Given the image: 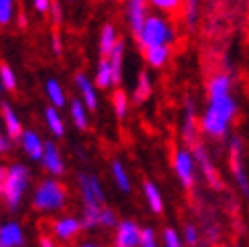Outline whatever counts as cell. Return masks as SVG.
I'll use <instances>...</instances> for the list:
<instances>
[{"mask_svg": "<svg viewBox=\"0 0 249 247\" xmlns=\"http://www.w3.org/2000/svg\"><path fill=\"white\" fill-rule=\"evenodd\" d=\"M51 49H53V53L57 57H61V53H63V43H61V36L57 33L53 35V39H51Z\"/></svg>", "mask_w": 249, "mask_h": 247, "instance_id": "ab89813d", "label": "cell"}, {"mask_svg": "<svg viewBox=\"0 0 249 247\" xmlns=\"http://www.w3.org/2000/svg\"><path fill=\"white\" fill-rule=\"evenodd\" d=\"M201 15V0H182V17L189 27H195Z\"/></svg>", "mask_w": 249, "mask_h": 247, "instance_id": "f546056e", "label": "cell"}, {"mask_svg": "<svg viewBox=\"0 0 249 247\" xmlns=\"http://www.w3.org/2000/svg\"><path fill=\"white\" fill-rule=\"evenodd\" d=\"M41 164L51 176H61L65 172V160H63L59 148L53 142L45 144V152H43V158H41Z\"/></svg>", "mask_w": 249, "mask_h": 247, "instance_id": "9a60e30c", "label": "cell"}, {"mask_svg": "<svg viewBox=\"0 0 249 247\" xmlns=\"http://www.w3.org/2000/svg\"><path fill=\"white\" fill-rule=\"evenodd\" d=\"M124 53H126V45H124V41L120 39L118 45L114 47V51H111L106 59H109L111 67H114V73H116V83L122 81V67H124Z\"/></svg>", "mask_w": 249, "mask_h": 247, "instance_id": "f1b7e54d", "label": "cell"}, {"mask_svg": "<svg viewBox=\"0 0 249 247\" xmlns=\"http://www.w3.org/2000/svg\"><path fill=\"white\" fill-rule=\"evenodd\" d=\"M45 144L47 142L39 136V132H35V130H24L22 136L18 138L20 150L27 154L29 160H35V162H41L43 152H45Z\"/></svg>", "mask_w": 249, "mask_h": 247, "instance_id": "7c38bea8", "label": "cell"}, {"mask_svg": "<svg viewBox=\"0 0 249 247\" xmlns=\"http://www.w3.org/2000/svg\"><path fill=\"white\" fill-rule=\"evenodd\" d=\"M118 31L114 24H104L102 27V33H99V53L102 57H107L111 51H114V47L118 45Z\"/></svg>", "mask_w": 249, "mask_h": 247, "instance_id": "484cf974", "label": "cell"}, {"mask_svg": "<svg viewBox=\"0 0 249 247\" xmlns=\"http://www.w3.org/2000/svg\"><path fill=\"white\" fill-rule=\"evenodd\" d=\"M172 170L178 176L180 184L184 189H193L195 187V172H196V158L195 152L189 146H180L174 150L172 154Z\"/></svg>", "mask_w": 249, "mask_h": 247, "instance_id": "8992f818", "label": "cell"}, {"mask_svg": "<svg viewBox=\"0 0 249 247\" xmlns=\"http://www.w3.org/2000/svg\"><path fill=\"white\" fill-rule=\"evenodd\" d=\"M144 53V61H146V65L148 67H152V69H160V67H164L168 63V59H170V45H160V47H150V49H146Z\"/></svg>", "mask_w": 249, "mask_h": 247, "instance_id": "ffe728a7", "label": "cell"}, {"mask_svg": "<svg viewBox=\"0 0 249 247\" xmlns=\"http://www.w3.org/2000/svg\"><path fill=\"white\" fill-rule=\"evenodd\" d=\"M198 239H201V235H198V229L195 225H184V231H182V241L189 245V247H195L198 243Z\"/></svg>", "mask_w": 249, "mask_h": 247, "instance_id": "d590c367", "label": "cell"}, {"mask_svg": "<svg viewBox=\"0 0 249 247\" xmlns=\"http://www.w3.org/2000/svg\"><path fill=\"white\" fill-rule=\"evenodd\" d=\"M51 231H53V237L55 239L67 243V241H73L83 231V221L77 219V217H71V215L59 217V219L53 221Z\"/></svg>", "mask_w": 249, "mask_h": 247, "instance_id": "30bf717a", "label": "cell"}, {"mask_svg": "<svg viewBox=\"0 0 249 247\" xmlns=\"http://www.w3.org/2000/svg\"><path fill=\"white\" fill-rule=\"evenodd\" d=\"M51 4H53V0H33V8L39 15H47L51 10Z\"/></svg>", "mask_w": 249, "mask_h": 247, "instance_id": "74e56055", "label": "cell"}, {"mask_svg": "<svg viewBox=\"0 0 249 247\" xmlns=\"http://www.w3.org/2000/svg\"><path fill=\"white\" fill-rule=\"evenodd\" d=\"M111 107H114V114H116L118 120H126L128 109H130L128 93L124 89H116L114 93H111Z\"/></svg>", "mask_w": 249, "mask_h": 247, "instance_id": "83f0119b", "label": "cell"}, {"mask_svg": "<svg viewBox=\"0 0 249 247\" xmlns=\"http://www.w3.org/2000/svg\"><path fill=\"white\" fill-rule=\"evenodd\" d=\"M87 106L83 104V100L79 97V100H71L69 104V116H71V122L73 126H75L77 130H87V126H89V118H87Z\"/></svg>", "mask_w": 249, "mask_h": 247, "instance_id": "cb8c5ba5", "label": "cell"}, {"mask_svg": "<svg viewBox=\"0 0 249 247\" xmlns=\"http://www.w3.org/2000/svg\"><path fill=\"white\" fill-rule=\"evenodd\" d=\"M79 247H104V245H99V243H93V241H85V243H81Z\"/></svg>", "mask_w": 249, "mask_h": 247, "instance_id": "ee69618b", "label": "cell"}, {"mask_svg": "<svg viewBox=\"0 0 249 247\" xmlns=\"http://www.w3.org/2000/svg\"><path fill=\"white\" fill-rule=\"evenodd\" d=\"M43 118H45V126L49 128V132H51L55 138H63L65 136V122L59 114V107H55V106L45 107Z\"/></svg>", "mask_w": 249, "mask_h": 247, "instance_id": "7402d4cb", "label": "cell"}, {"mask_svg": "<svg viewBox=\"0 0 249 247\" xmlns=\"http://www.w3.org/2000/svg\"><path fill=\"white\" fill-rule=\"evenodd\" d=\"M39 247H55V241L49 237V235H43V237L39 239Z\"/></svg>", "mask_w": 249, "mask_h": 247, "instance_id": "b9f144b4", "label": "cell"}, {"mask_svg": "<svg viewBox=\"0 0 249 247\" xmlns=\"http://www.w3.org/2000/svg\"><path fill=\"white\" fill-rule=\"evenodd\" d=\"M69 2H71V0H69Z\"/></svg>", "mask_w": 249, "mask_h": 247, "instance_id": "f6af8a7d", "label": "cell"}, {"mask_svg": "<svg viewBox=\"0 0 249 247\" xmlns=\"http://www.w3.org/2000/svg\"><path fill=\"white\" fill-rule=\"evenodd\" d=\"M237 116V100L235 95H225L221 100H209L205 112L201 116V130L205 136L213 140H219V138H225L227 132H229V126L231 122Z\"/></svg>", "mask_w": 249, "mask_h": 247, "instance_id": "7a4b0ae2", "label": "cell"}, {"mask_svg": "<svg viewBox=\"0 0 249 247\" xmlns=\"http://www.w3.org/2000/svg\"><path fill=\"white\" fill-rule=\"evenodd\" d=\"M31 184V170L27 164L12 162L0 168V196L10 213H17Z\"/></svg>", "mask_w": 249, "mask_h": 247, "instance_id": "3957f363", "label": "cell"}, {"mask_svg": "<svg viewBox=\"0 0 249 247\" xmlns=\"http://www.w3.org/2000/svg\"><path fill=\"white\" fill-rule=\"evenodd\" d=\"M148 2H150L152 8L162 12V15H174L182 6V0H148Z\"/></svg>", "mask_w": 249, "mask_h": 247, "instance_id": "1f68e13d", "label": "cell"}, {"mask_svg": "<svg viewBox=\"0 0 249 247\" xmlns=\"http://www.w3.org/2000/svg\"><path fill=\"white\" fill-rule=\"evenodd\" d=\"M198 134H201V122L196 120L195 107L189 102V104H186V112H184V122H182V138H184V144L189 146V148H193L198 142Z\"/></svg>", "mask_w": 249, "mask_h": 247, "instance_id": "2e32d148", "label": "cell"}, {"mask_svg": "<svg viewBox=\"0 0 249 247\" xmlns=\"http://www.w3.org/2000/svg\"><path fill=\"white\" fill-rule=\"evenodd\" d=\"M45 95H47L49 104L55 106V107H63V106H67L65 91H63L61 83H59L55 77H51V79H47V81H45Z\"/></svg>", "mask_w": 249, "mask_h": 247, "instance_id": "4316f807", "label": "cell"}, {"mask_svg": "<svg viewBox=\"0 0 249 247\" xmlns=\"http://www.w3.org/2000/svg\"><path fill=\"white\" fill-rule=\"evenodd\" d=\"M77 189L81 196V221L83 229L91 231L99 227V215L106 207V191L97 175L93 172H79L77 175Z\"/></svg>", "mask_w": 249, "mask_h": 247, "instance_id": "6da1fadb", "label": "cell"}, {"mask_svg": "<svg viewBox=\"0 0 249 247\" xmlns=\"http://www.w3.org/2000/svg\"><path fill=\"white\" fill-rule=\"evenodd\" d=\"M24 24H27V17H24V12L20 10V15H18V27L22 29V27H24Z\"/></svg>", "mask_w": 249, "mask_h": 247, "instance_id": "7bdbcfd3", "label": "cell"}, {"mask_svg": "<svg viewBox=\"0 0 249 247\" xmlns=\"http://www.w3.org/2000/svg\"><path fill=\"white\" fill-rule=\"evenodd\" d=\"M186 243L178 235V231L174 227H164L162 231V247H184Z\"/></svg>", "mask_w": 249, "mask_h": 247, "instance_id": "d6a6232c", "label": "cell"}, {"mask_svg": "<svg viewBox=\"0 0 249 247\" xmlns=\"http://www.w3.org/2000/svg\"><path fill=\"white\" fill-rule=\"evenodd\" d=\"M75 88L79 91V97L83 100V104L87 106L89 112H95L97 106H99V100H97V85L95 81H91L85 73H77L75 75Z\"/></svg>", "mask_w": 249, "mask_h": 247, "instance_id": "4fadbf2b", "label": "cell"}, {"mask_svg": "<svg viewBox=\"0 0 249 247\" xmlns=\"http://www.w3.org/2000/svg\"><path fill=\"white\" fill-rule=\"evenodd\" d=\"M142 227L132 219H124L118 223L111 247H140Z\"/></svg>", "mask_w": 249, "mask_h": 247, "instance_id": "ba28073f", "label": "cell"}, {"mask_svg": "<svg viewBox=\"0 0 249 247\" xmlns=\"http://www.w3.org/2000/svg\"><path fill=\"white\" fill-rule=\"evenodd\" d=\"M49 12H51V17H53V22H55V24H59V22H61V6H59L57 0H53L51 10H49Z\"/></svg>", "mask_w": 249, "mask_h": 247, "instance_id": "60d3db41", "label": "cell"}, {"mask_svg": "<svg viewBox=\"0 0 249 247\" xmlns=\"http://www.w3.org/2000/svg\"><path fill=\"white\" fill-rule=\"evenodd\" d=\"M150 95H152V79H150V75H148V71H140L138 79H136L132 100L136 104H144L146 100H150Z\"/></svg>", "mask_w": 249, "mask_h": 247, "instance_id": "d4e9b609", "label": "cell"}, {"mask_svg": "<svg viewBox=\"0 0 249 247\" xmlns=\"http://www.w3.org/2000/svg\"><path fill=\"white\" fill-rule=\"evenodd\" d=\"M118 223H120V221H118L116 211L106 205L104 211H102V215H99V227H104V229H116Z\"/></svg>", "mask_w": 249, "mask_h": 247, "instance_id": "836d02e7", "label": "cell"}, {"mask_svg": "<svg viewBox=\"0 0 249 247\" xmlns=\"http://www.w3.org/2000/svg\"><path fill=\"white\" fill-rule=\"evenodd\" d=\"M109 170H111V178H114L116 187H118L124 194H130V193H132V178H130L128 170H126V166H124L122 160L116 158L114 162H111Z\"/></svg>", "mask_w": 249, "mask_h": 247, "instance_id": "603a6c76", "label": "cell"}, {"mask_svg": "<svg viewBox=\"0 0 249 247\" xmlns=\"http://www.w3.org/2000/svg\"><path fill=\"white\" fill-rule=\"evenodd\" d=\"M126 2V22L132 35L136 36L144 27L146 18L150 17V2L148 0H124Z\"/></svg>", "mask_w": 249, "mask_h": 247, "instance_id": "9c48e42d", "label": "cell"}, {"mask_svg": "<svg viewBox=\"0 0 249 247\" xmlns=\"http://www.w3.org/2000/svg\"><path fill=\"white\" fill-rule=\"evenodd\" d=\"M229 168L239 193L249 199V176L243 164V142L239 136H233V140L229 142Z\"/></svg>", "mask_w": 249, "mask_h": 247, "instance_id": "52a82bcc", "label": "cell"}, {"mask_svg": "<svg viewBox=\"0 0 249 247\" xmlns=\"http://www.w3.org/2000/svg\"><path fill=\"white\" fill-rule=\"evenodd\" d=\"M233 81L227 73H215L207 83V95L209 100H221L225 95H231L233 91Z\"/></svg>", "mask_w": 249, "mask_h": 247, "instance_id": "e0dca14e", "label": "cell"}, {"mask_svg": "<svg viewBox=\"0 0 249 247\" xmlns=\"http://www.w3.org/2000/svg\"><path fill=\"white\" fill-rule=\"evenodd\" d=\"M140 247H160L158 237H156V231L152 227H144L142 229V241Z\"/></svg>", "mask_w": 249, "mask_h": 247, "instance_id": "8d00e7d4", "label": "cell"}, {"mask_svg": "<svg viewBox=\"0 0 249 247\" xmlns=\"http://www.w3.org/2000/svg\"><path fill=\"white\" fill-rule=\"evenodd\" d=\"M0 85H2V91H15L17 89V75L12 67L8 63H0Z\"/></svg>", "mask_w": 249, "mask_h": 247, "instance_id": "4dcf8cb0", "label": "cell"}, {"mask_svg": "<svg viewBox=\"0 0 249 247\" xmlns=\"http://www.w3.org/2000/svg\"><path fill=\"white\" fill-rule=\"evenodd\" d=\"M193 152H195V158H196V164L201 166V172H203L205 180H207L213 189H221L223 184H221V178H219V172H217L215 164L211 162V156H209V152L205 150V146H203L201 142H196V144L193 146Z\"/></svg>", "mask_w": 249, "mask_h": 247, "instance_id": "8fae6325", "label": "cell"}, {"mask_svg": "<svg viewBox=\"0 0 249 247\" xmlns=\"http://www.w3.org/2000/svg\"><path fill=\"white\" fill-rule=\"evenodd\" d=\"M142 191H144V196H146V203L150 207V211L154 215H162L164 213V199H162V193L152 180H144L142 184Z\"/></svg>", "mask_w": 249, "mask_h": 247, "instance_id": "44dd1931", "label": "cell"}, {"mask_svg": "<svg viewBox=\"0 0 249 247\" xmlns=\"http://www.w3.org/2000/svg\"><path fill=\"white\" fill-rule=\"evenodd\" d=\"M0 112H2L4 132L10 136L12 140H17V142H18V138H20L22 132H24V128H22V122H20L18 114H17L15 109H12V106H10V104H6V102H2V106H0Z\"/></svg>", "mask_w": 249, "mask_h": 247, "instance_id": "ac0fdd59", "label": "cell"}, {"mask_svg": "<svg viewBox=\"0 0 249 247\" xmlns=\"http://www.w3.org/2000/svg\"><path fill=\"white\" fill-rule=\"evenodd\" d=\"M12 142H15V140H12L10 138V136L4 132L2 136H0V152H2V154H6L8 150H10V146H12Z\"/></svg>", "mask_w": 249, "mask_h": 247, "instance_id": "f35d334b", "label": "cell"}, {"mask_svg": "<svg viewBox=\"0 0 249 247\" xmlns=\"http://www.w3.org/2000/svg\"><path fill=\"white\" fill-rule=\"evenodd\" d=\"M67 189L57 180V176L41 180L33 193V209H36L39 213H59L67 207Z\"/></svg>", "mask_w": 249, "mask_h": 247, "instance_id": "277c9868", "label": "cell"}, {"mask_svg": "<svg viewBox=\"0 0 249 247\" xmlns=\"http://www.w3.org/2000/svg\"><path fill=\"white\" fill-rule=\"evenodd\" d=\"M174 36H177V33H174L172 22L166 17L150 15L146 18L144 27L140 29V33L136 35L134 39H136V43H138V47L142 49V51H146V49H150V47L172 45Z\"/></svg>", "mask_w": 249, "mask_h": 247, "instance_id": "5b68a950", "label": "cell"}, {"mask_svg": "<svg viewBox=\"0 0 249 247\" xmlns=\"http://www.w3.org/2000/svg\"><path fill=\"white\" fill-rule=\"evenodd\" d=\"M93 81L99 89H109L114 88L116 83V73H114V67H111L109 59L102 57V61L97 63V69H95V75H93Z\"/></svg>", "mask_w": 249, "mask_h": 247, "instance_id": "d6986e66", "label": "cell"}, {"mask_svg": "<svg viewBox=\"0 0 249 247\" xmlns=\"http://www.w3.org/2000/svg\"><path fill=\"white\" fill-rule=\"evenodd\" d=\"M15 18V0H0V24L6 27Z\"/></svg>", "mask_w": 249, "mask_h": 247, "instance_id": "e575fe53", "label": "cell"}, {"mask_svg": "<svg viewBox=\"0 0 249 247\" xmlns=\"http://www.w3.org/2000/svg\"><path fill=\"white\" fill-rule=\"evenodd\" d=\"M24 231L18 221H4L0 225V247H24Z\"/></svg>", "mask_w": 249, "mask_h": 247, "instance_id": "5bb4252c", "label": "cell"}]
</instances>
